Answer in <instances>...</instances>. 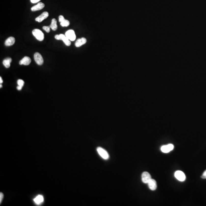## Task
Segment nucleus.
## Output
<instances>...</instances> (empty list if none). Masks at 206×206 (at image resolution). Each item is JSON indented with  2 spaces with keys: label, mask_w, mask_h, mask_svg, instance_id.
Here are the masks:
<instances>
[{
  "label": "nucleus",
  "mask_w": 206,
  "mask_h": 206,
  "mask_svg": "<svg viewBox=\"0 0 206 206\" xmlns=\"http://www.w3.org/2000/svg\"><path fill=\"white\" fill-rule=\"evenodd\" d=\"M34 36L38 40L41 41L44 40V34L40 30L37 29H34L32 31Z\"/></svg>",
  "instance_id": "obj_1"
},
{
  "label": "nucleus",
  "mask_w": 206,
  "mask_h": 206,
  "mask_svg": "<svg viewBox=\"0 0 206 206\" xmlns=\"http://www.w3.org/2000/svg\"><path fill=\"white\" fill-rule=\"evenodd\" d=\"M97 150L98 154L104 160H108L109 158V153L107 151L104 149H103L102 147H98L97 148Z\"/></svg>",
  "instance_id": "obj_2"
},
{
  "label": "nucleus",
  "mask_w": 206,
  "mask_h": 206,
  "mask_svg": "<svg viewBox=\"0 0 206 206\" xmlns=\"http://www.w3.org/2000/svg\"><path fill=\"white\" fill-rule=\"evenodd\" d=\"M55 39L57 40H62L64 42L67 46H70L71 45V42L66 36L63 34H60V35H56L55 36Z\"/></svg>",
  "instance_id": "obj_3"
},
{
  "label": "nucleus",
  "mask_w": 206,
  "mask_h": 206,
  "mask_svg": "<svg viewBox=\"0 0 206 206\" xmlns=\"http://www.w3.org/2000/svg\"><path fill=\"white\" fill-rule=\"evenodd\" d=\"M176 178L180 181H184L186 179V176L185 174L181 171H177L175 173Z\"/></svg>",
  "instance_id": "obj_4"
},
{
  "label": "nucleus",
  "mask_w": 206,
  "mask_h": 206,
  "mask_svg": "<svg viewBox=\"0 0 206 206\" xmlns=\"http://www.w3.org/2000/svg\"><path fill=\"white\" fill-rule=\"evenodd\" d=\"M174 146L172 144H169L167 145H163L161 147V150L162 152L164 153H168L173 151Z\"/></svg>",
  "instance_id": "obj_5"
},
{
  "label": "nucleus",
  "mask_w": 206,
  "mask_h": 206,
  "mask_svg": "<svg viewBox=\"0 0 206 206\" xmlns=\"http://www.w3.org/2000/svg\"><path fill=\"white\" fill-rule=\"evenodd\" d=\"M34 59L37 64L39 65H42L44 63V60L41 55L38 52L35 53L34 55Z\"/></svg>",
  "instance_id": "obj_6"
},
{
  "label": "nucleus",
  "mask_w": 206,
  "mask_h": 206,
  "mask_svg": "<svg viewBox=\"0 0 206 206\" xmlns=\"http://www.w3.org/2000/svg\"><path fill=\"white\" fill-rule=\"evenodd\" d=\"M65 36L71 41H74L76 38L75 34L73 30H68L65 33Z\"/></svg>",
  "instance_id": "obj_7"
},
{
  "label": "nucleus",
  "mask_w": 206,
  "mask_h": 206,
  "mask_svg": "<svg viewBox=\"0 0 206 206\" xmlns=\"http://www.w3.org/2000/svg\"><path fill=\"white\" fill-rule=\"evenodd\" d=\"M151 179V176L148 172H144L142 174V181L144 183L147 184Z\"/></svg>",
  "instance_id": "obj_8"
},
{
  "label": "nucleus",
  "mask_w": 206,
  "mask_h": 206,
  "mask_svg": "<svg viewBox=\"0 0 206 206\" xmlns=\"http://www.w3.org/2000/svg\"><path fill=\"white\" fill-rule=\"evenodd\" d=\"M49 13H48V12H45L42 13L40 15L37 17L36 18V19H35V20L37 21V22H41L43 20L46 19V18H47V17L49 16Z\"/></svg>",
  "instance_id": "obj_9"
},
{
  "label": "nucleus",
  "mask_w": 206,
  "mask_h": 206,
  "mask_svg": "<svg viewBox=\"0 0 206 206\" xmlns=\"http://www.w3.org/2000/svg\"><path fill=\"white\" fill-rule=\"evenodd\" d=\"M147 184L149 188L151 191H155L157 189V182L155 180L151 179Z\"/></svg>",
  "instance_id": "obj_10"
},
{
  "label": "nucleus",
  "mask_w": 206,
  "mask_h": 206,
  "mask_svg": "<svg viewBox=\"0 0 206 206\" xmlns=\"http://www.w3.org/2000/svg\"><path fill=\"white\" fill-rule=\"evenodd\" d=\"M34 203L37 205H41L44 201V198L41 195H38L34 199Z\"/></svg>",
  "instance_id": "obj_11"
},
{
  "label": "nucleus",
  "mask_w": 206,
  "mask_h": 206,
  "mask_svg": "<svg viewBox=\"0 0 206 206\" xmlns=\"http://www.w3.org/2000/svg\"><path fill=\"white\" fill-rule=\"evenodd\" d=\"M45 7V5L44 3L42 2H39L36 5L33 6L31 8V10L32 11H36L38 10H41L44 8Z\"/></svg>",
  "instance_id": "obj_12"
},
{
  "label": "nucleus",
  "mask_w": 206,
  "mask_h": 206,
  "mask_svg": "<svg viewBox=\"0 0 206 206\" xmlns=\"http://www.w3.org/2000/svg\"><path fill=\"white\" fill-rule=\"evenodd\" d=\"M31 62V59L28 56H25L23 59L21 60L19 62V64L20 65H28Z\"/></svg>",
  "instance_id": "obj_13"
},
{
  "label": "nucleus",
  "mask_w": 206,
  "mask_h": 206,
  "mask_svg": "<svg viewBox=\"0 0 206 206\" xmlns=\"http://www.w3.org/2000/svg\"><path fill=\"white\" fill-rule=\"evenodd\" d=\"M86 39L85 38H81L77 40L76 42L75 45L76 47H80L81 45L86 44Z\"/></svg>",
  "instance_id": "obj_14"
},
{
  "label": "nucleus",
  "mask_w": 206,
  "mask_h": 206,
  "mask_svg": "<svg viewBox=\"0 0 206 206\" xmlns=\"http://www.w3.org/2000/svg\"><path fill=\"white\" fill-rule=\"evenodd\" d=\"M15 42V38L13 37H10L8 38L5 42V44L6 46H9L13 45Z\"/></svg>",
  "instance_id": "obj_15"
},
{
  "label": "nucleus",
  "mask_w": 206,
  "mask_h": 206,
  "mask_svg": "<svg viewBox=\"0 0 206 206\" xmlns=\"http://www.w3.org/2000/svg\"><path fill=\"white\" fill-rule=\"evenodd\" d=\"M12 60L11 58H7L3 60V64L6 68H9L10 66V63L11 62Z\"/></svg>",
  "instance_id": "obj_16"
},
{
  "label": "nucleus",
  "mask_w": 206,
  "mask_h": 206,
  "mask_svg": "<svg viewBox=\"0 0 206 206\" xmlns=\"http://www.w3.org/2000/svg\"><path fill=\"white\" fill-rule=\"evenodd\" d=\"M57 22L55 19L53 18L52 20L51 24L50 27L54 31H56L57 29Z\"/></svg>",
  "instance_id": "obj_17"
},
{
  "label": "nucleus",
  "mask_w": 206,
  "mask_h": 206,
  "mask_svg": "<svg viewBox=\"0 0 206 206\" xmlns=\"http://www.w3.org/2000/svg\"><path fill=\"white\" fill-rule=\"evenodd\" d=\"M60 25L63 27H67L69 26V20H65L62 22L60 23Z\"/></svg>",
  "instance_id": "obj_18"
},
{
  "label": "nucleus",
  "mask_w": 206,
  "mask_h": 206,
  "mask_svg": "<svg viewBox=\"0 0 206 206\" xmlns=\"http://www.w3.org/2000/svg\"><path fill=\"white\" fill-rule=\"evenodd\" d=\"M17 84H18V86H21L23 87L24 84V81L22 80H18L17 81Z\"/></svg>",
  "instance_id": "obj_19"
},
{
  "label": "nucleus",
  "mask_w": 206,
  "mask_h": 206,
  "mask_svg": "<svg viewBox=\"0 0 206 206\" xmlns=\"http://www.w3.org/2000/svg\"><path fill=\"white\" fill-rule=\"evenodd\" d=\"M43 29L46 31V32L49 33L50 31V27L48 26H44L43 27Z\"/></svg>",
  "instance_id": "obj_20"
},
{
  "label": "nucleus",
  "mask_w": 206,
  "mask_h": 206,
  "mask_svg": "<svg viewBox=\"0 0 206 206\" xmlns=\"http://www.w3.org/2000/svg\"><path fill=\"white\" fill-rule=\"evenodd\" d=\"M65 20V19L64 17H63V16L60 15L59 16V22L60 23L62 22Z\"/></svg>",
  "instance_id": "obj_21"
},
{
  "label": "nucleus",
  "mask_w": 206,
  "mask_h": 206,
  "mask_svg": "<svg viewBox=\"0 0 206 206\" xmlns=\"http://www.w3.org/2000/svg\"><path fill=\"white\" fill-rule=\"evenodd\" d=\"M3 194L2 193L0 192V204H1V202H2V201L3 199Z\"/></svg>",
  "instance_id": "obj_22"
},
{
  "label": "nucleus",
  "mask_w": 206,
  "mask_h": 206,
  "mask_svg": "<svg viewBox=\"0 0 206 206\" xmlns=\"http://www.w3.org/2000/svg\"><path fill=\"white\" fill-rule=\"evenodd\" d=\"M201 178L203 179H206V170L203 173V175L201 176Z\"/></svg>",
  "instance_id": "obj_23"
},
{
  "label": "nucleus",
  "mask_w": 206,
  "mask_h": 206,
  "mask_svg": "<svg viewBox=\"0 0 206 206\" xmlns=\"http://www.w3.org/2000/svg\"><path fill=\"white\" fill-rule=\"evenodd\" d=\"M40 0H31V2L32 3H36L40 1Z\"/></svg>",
  "instance_id": "obj_24"
},
{
  "label": "nucleus",
  "mask_w": 206,
  "mask_h": 206,
  "mask_svg": "<svg viewBox=\"0 0 206 206\" xmlns=\"http://www.w3.org/2000/svg\"><path fill=\"white\" fill-rule=\"evenodd\" d=\"M22 87L21 86H18L17 87V89L19 91L22 90Z\"/></svg>",
  "instance_id": "obj_25"
},
{
  "label": "nucleus",
  "mask_w": 206,
  "mask_h": 206,
  "mask_svg": "<svg viewBox=\"0 0 206 206\" xmlns=\"http://www.w3.org/2000/svg\"><path fill=\"white\" fill-rule=\"evenodd\" d=\"M2 82H3L2 80V78H1V77H0V84H1V83H2Z\"/></svg>",
  "instance_id": "obj_26"
},
{
  "label": "nucleus",
  "mask_w": 206,
  "mask_h": 206,
  "mask_svg": "<svg viewBox=\"0 0 206 206\" xmlns=\"http://www.w3.org/2000/svg\"><path fill=\"white\" fill-rule=\"evenodd\" d=\"M0 88L2 87V85L1 84L0 85Z\"/></svg>",
  "instance_id": "obj_27"
}]
</instances>
